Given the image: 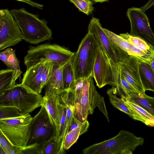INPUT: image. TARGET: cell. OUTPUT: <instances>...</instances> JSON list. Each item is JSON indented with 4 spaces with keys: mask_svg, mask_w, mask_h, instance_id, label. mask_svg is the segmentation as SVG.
Masks as SVG:
<instances>
[{
    "mask_svg": "<svg viewBox=\"0 0 154 154\" xmlns=\"http://www.w3.org/2000/svg\"><path fill=\"white\" fill-rule=\"evenodd\" d=\"M10 11L22 32L23 40L31 44H37L50 39L52 32L47 21L37 15L27 11L23 8L13 9Z\"/></svg>",
    "mask_w": 154,
    "mask_h": 154,
    "instance_id": "6da1fadb",
    "label": "cell"
},
{
    "mask_svg": "<svg viewBox=\"0 0 154 154\" xmlns=\"http://www.w3.org/2000/svg\"><path fill=\"white\" fill-rule=\"evenodd\" d=\"M144 141L143 138L122 130L113 138L90 145L82 152L83 154H132Z\"/></svg>",
    "mask_w": 154,
    "mask_h": 154,
    "instance_id": "7a4b0ae2",
    "label": "cell"
},
{
    "mask_svg": "<svg viewBox=\"0 0 154 154\" xmlns=\"http://www.w3.org/2000/svg\"><path fill=\"white\" fill-rule=\"evenodd\" d=\"M100 47L94 35L88 31L71 60L76 82L93 77L94 65Z\"/></svg>",
    "mask_w": 154,
    "mask_h": 154,
    "instance_id": "3957f363",
    "label": "cell"
},
{
    "mask_svg": "<svg viewBox=\"0 0 154 154\" xmlns=\"http://www.w3.org/2000/svg\"><path fill=\"white\" fill-rule=\"evenodd\" d=\"M43 97L22 84L14 85L0 95V106L16 108L24 114L41 106Z\"/></svg>",
    "mask_w": 154,
    "mask_h": 154,
    "instance_id": "277c9868",
    "label": "cell"
},
{
    "mask_svg": "<svg viewBox=\"0 0 154 154\" xmlns=\"http://www.w3.org/2000/svg\"><path fill=\"white\" fill-rule=\"evenodd\" d=\"M24 57L26 68L38 63L51 62L63 66L71 60L75 54L66 48L56 44H44L30 45Z\"/></svg>",
    "mask_w": 154,
    "mask_h": 154,
    "instance_id": "5b68a950",
    "label": "cell"
},
{
    "mask_svg": "<svg viewBox=\"0 0 154 154\" xmlns=\"http://www.w3.org/2000/svg\"><path fill=\"white\" fill-rule=\"evenodd\" d=\"M93 79L91 76L84 79L80 100L74 106V116L80 122H84L87 120L89 115L93 113L95 108L97 107L109 122L103 97L97 91Z\"/></svg>",
    "mask_w": 154,
    "mask_h": 154,
    "instance_id": "8992f818",
    "label": "cell"
},
{
    "mask_svg": "<svg viewBox=\"0 0 154 154\" xmlns=\"http://www.w3.org/2000/svg\"><path fill=\"white\" fill-rule=\"evenodd\" d=\"M32 117L29 113L17 117L0 119V130L14 146L22 148L26 146Z\"/></svg>",
    "mask_w": 154,
    "mask_h": 154,
    "instance_id": "52a82bcc",
    "label": "cell"
},
{
    "mask_svg": "<svg viewBox=\"0 0 154 154\" xmlns=\"http://www.w3.org/2000/svg\"><path fill=\"white\" fill-rule=\"evenodd\" d=\"M56 128L43 105L32 118L29 125L28 140L26 146L41 144L56 136Z\"/></svg>",
    "mask_w": 154,
    "mask_h": 154,
    "instance_id": "ba28073f",
    "label": "cell"
},
{
    "mask_svg": "<svg viewBox=\"0 0 154 154\" xmlns=\"http://www.w3.org/2000/svg\"><path fill=\"white\" fill-rule=\"evenodd\" d=\"M121 67H118L100 46L98 50L93 69V77L97 85L101 88L109 85L117 83Z\"/></svg>",
    "mask_w": 154,
    "mask_h": 154,
    "instance_id": "9c48e42d",
    "label": "cell"
},
{
    "mask_svg": "<svg viewBox=\"0 0 154 154\" xmlns=\"http://www.w3.org/2000/svg\"><path fill=\"white\" fill-rule=\"evenodd\" d=\"M88 30L94 35L101 47L111 61L118 67H121L129 55L116 46L109 38L104 32L98 18H91L88 26Z\"/></svg>",
    "mask_w": 154,
    "mask_h": 154,
    "instance_id": "30bf717a",
    "label": "cell"
},
{
    "mask_svg": "<svg viewBox=\"0 0 154 154\" xmlns=\"http://www.w3.org/2000/svg\"><path fill=\"white\" fill-rule=\"evenodd\" d=\"M23 40L21 31L10 11L0 10V51L14 46Z\"/></svg>",
    "mask_w": 154,
    "mask_h": 154,
    "instance_id": "8fae6325",
    "label": "cell"
},
{
    "mask_svg": "<svg viewBox=\"0 0 154 154\" xmlns=\"http://www.w3.org/2000/svg\"><path fill=\"white\" fill-rule=\"evenodd\" d=\"M53 63H43L26 68L21 84L31 91L40 94L51 74Z\"/></svg>",
    "mask_w": 154,
    "mask_h": 154,
    "instance_id": "7c38bea8",
    "label": "cell"
},
{
    "mask_svg": "<svg viewBox=\"0 0 154 154\" xmlns=\"http://www.w3.org/2000/svg\"><path fill=\"white\" fill-rule=\"evenodd\" d=\"M126 15L131 25L129 34L143 39L154 47V33L145 12L140 8L132 7L128 9Z\"/></svg>",
    "mask_w": 154,
    "mask_h": 154,
    "instance_id": "4fadbf2b",
    "label": "cell"
},
{
    "mask_svg": "<svg viewBox=\"0 0 154 154\" xmlns=\"http://www.w3.org/2000/svg\"><path fill=\"white\" fill-rule=\"evenodd\" d=\"M122 74L126 80L137 92L145 94L140 76L139 60L129 55L121 66Z\"/></svg>",
    "mask_w": 154,
    "mask_h": 154,
    "instance_id": "5bb4252c",
    "label": "cell"
},
{
    "mask_svg": "<svg viewBox=\"0 0 154 154\" xmlns=\"http://www.w3.org/2000/svg\"><path fill=\"white\" fill-rule=\"evenodd\" d=\"M103 30L107 36L116 46L129 55L133 56L140 61L150 64V57L147 55L120 35L105 28H103Z\"/></svg>",
    "mask_w": 154,
    "mask_h": 154,
    "instance_id": "9a60e30c",
    "label": "cell"
},
{
    "mask_svg": "<svg viewBox=\"0 0 154 154\" xmlns=\"http://www.w3.org/2000/svg\"><path fill=\"white\" fill-rule=\"evenodd\" d=\"M120 96L131 112L133 119L140 121L147 126L154 127V118L152 115L131 98L123 95Z\"/></svg>",
    "mask_w": 154,
    "mask_h": 154,
    "instance_id": "2e32d148",
    "label": "cell"
},
{
    "mask_svg": "<svg viewBox=\"0 0 154 154\" xmlns=\"http://www.w3.org/2000/svg\"><path fill=\"white\" fill-rule=\"evenodd\" d=\"M45 87V94L58 95L60 93L64 91L62 66L53 63L51 75Z\"/></svg>",
    "mask_w": 154,
    "mask_h": 154,
    "instance_id": "e0dca14e",
    "label": "cell"
},
{
    "mask_svg": "<svg viewBox=\"0 0 154 154\" xmlns=\"http://www.w3.org/2000/svg\"><path fill=\"white\" fill-rule=\"evenodd\" d=\"M59 101L58 95L45 94L43 97L42 105L45 108L52 123L56 126L57 131L56 137L57 140L61 143L59 141V137L60 123L58 107Z\"/></svg>",
    "mask_w": 154,
    "mask_h": 154,
    "instance_id": "ac0fdd59",
    "label": "cell"
},
{
    "mask_svg": "<svg viewBox=\"0 0 154 154\" xmlns=\"http://www.w3.org/2000/svg\"><path fill=\"white\" fill-rule=\"evenodd\" d=\"M0 60L9 68L16 71L15 80L20 77L22 72L21 70L20 62L17 57L15 50L9 48L0 53Z\"/></svg>",
    "mask_w": 154,
    "mask_h": 154,
    "instance_id": "d6986e66",
    "label": "cell"
},
{
    "mask_svg": "<svg viewBox=\"0 0 154 154\" xmlns=\"http://www.w3.org/2000/svg\"><path fill=\"white\" fill-rule=\"evenodd\" d=\"M139 61L140 76L144 90L154 92V72L150 64Z\"/></svg>",
    "mask_w": 154,
    "mask_h": 154,
    "instance_id": "ffe728a7",
    "label": "cell"
},
{
    "mask_svg": "<svg viewBox=\"0 0 154 154\" xmlns=\"http://www.w3.org/2000/svg\"><path fill=\"white\" fill-rule=\"evenodd\" d=\"M89 125L88 121L87 120L80 125L67 133L63 143L65 150H68L75 143L80 136L87 131Z\"/></svg>",
    "mask_w": 154,
    "mask_h": 154,
    "instance_id": "44dd1931",
    "label": "cell"
},
{
    "mask_svg": "<svg viewBox=\"0 0 154 154\" xmlns=\"http://www.w3.org/2000/svg\"><path fill=\"white\" fill-rule=\"evenodd\" d=\"M121 36L150 57L154 54V47L143 39L129 33H121Z\"/></svg>",
    "mask_w": 154,
    "mask_h": 154,
    "instance_id": "7402d4cb",
    "label": "cell"
},
{
    "mask_svg": "<svg viewBox=\"0 0 154 154\" xmlns=\"http://www.w3.org/2000/svg\"><path fill=\"white\" fill-rule=\"evenodd\" d=\"M72 59L62 66L63 79L64 91L73 89L76 82L72 63Z\"/></svg>",
    "mask_w": 154,
    "mask_h": 154,
    "instance_id": "603a6c76",
    "label": "cell"
},
{
    "mask_svg": "<svg viewBox=\"0 0 154 154\" xmlns=\"http://www.w3.org/2000/svg\"><path fill=\"white\" fill-rule=\"evenodd\" d=\"M142 107L154 118V97L149 96L145 94L135 93L129 97Z\"/></svg>",
    "mask_w": 154,
    "mask_h": 154,
    "instance_id": "cb8c5ba5",
    "label": "cell"
},
{
    "mask_svg": "<svg viewBox=\"0 0 154 154\" xmlns=\"http://www.w3.org/2000/svg\"><path fill=\"white\" fill-rule=\"evenodd\" d=\"M65 150L56 136L40 145V154H63Z\"/></svg>",
    "mask_w": 154,
    "mask_h": 154,
    "instance_id": "d4e9b609",
    "label": "cell"
},
{
    "mask_svg": "<svg viewBox=\"0 0 154 154\" xmlns=\"http://www.w3.org/2000/svg\"><path fill=\"white\" fill-rule=\"evenodd\" d=\"M16 71L10 68L0 71V95L15 84Z\"/></svg>",
    "mask_w": 154,
    "mask_h": 154,
    "instance_id": "484cf974",
    "label": "cell"
},
{
    "mask_svg": "<svg viewBox=\"0 0 154 154\" xmlns=\"http://www.w3.org/2000/svg\"><path fill=\"white\" fill-rule=\"evenodd\" d=\"M107 94L110 103L114 106L132 118L133 115L131 112L121 98H119L116 96L113 88L108 90Z\"/></svg>",
    "mask_w": 154,
    "mask_h": 154,
    "instance_id": "4316f807",
    "label": "cell"
},
{
    "mask_svg": "<svg viewBox=\"0 0 154 154\" xmlns=\"http://www.w3.org/2000/svg\"><path fill=\"white\" fill-rule=\"evenodd\" d=\"M58 107L60 123L59 141L63 146L66 125V107L65 104L60 103L59 100Z\"/></svg>",
    "mask_w": 154,
    "mask_h": 154,
    "instance_id": "83f0119b",
    "label": "cell"
},
{
    "mask_svg": "<svg viewBox=\"0 0 154 154\" xmlns=\"http://www.w3.org/2000/svg\"><path fill=\"white\" fill-rule=\"evenodd\" d=\"M24 114L16 108L11 106H0V119L16 118Z\"/></svg>",
    "mask_w": 154,
    "mask_h": 154,
    "instance_id": "f1b7e54d",
    "label": "cell"
},
{
    "mask_svg": "<svg viewBox=\"0 0 154 154\" xmlns=\"http://www.w3.org/2000/svg\"><path fill=\"white\" fill-rule=\"evenodd\" d=\"M73 3L79 11L87 15L91 14L94 10L92 2L91 0H69Z\"/></svg>",
    "mask_w": 154,
    "mask_h": 154,
    "instance_id": "f546056e",
    "label": "cell"
},
{
    "mask_svg": "<svg viewBox=\"0 0 154 154\" xmlns=\"http://www.w3.org/2000/svg\"><path fill=\"white\" fill-rule=\"evenodd\" d=\"M0 147L3 150L5 154H17L19 148L13 146L1 131L0 132Z\"/></svg>",
    "mask_w": 154,
    "mask_h": 154,
    "instance_id": "4dcf8cb0",
    "label": "cell"
},
{
    "mask_svg": "<svg viewBox=\"0 0 154 154\" xmlns=\"http://www.w3.org/2000/svg\"><path fill=\"white\" fill-rule=\"evenodd\" d=\"M84 79H80L77 81L74 88L72 89L74 95V106L79 103L80 100Z\"/></svg>",
    "mask_w": 154,
    "mask_h": 154,
    "instance_id": "1f68e13d",
    "label": "cell"
},
{
    "mask_svg": "<svg viewBox=\"0 0 154 154\" xmlns=\"http://www.w3.org/2000/svg\"><path fill=\"white\" fill-rule=\"evenodd\" d=\"M40 154V145L25 146L19 148L17 154Z\"/></svg>",
    "mask_w": 154,
    "mask_h": 154,
    "instance_id": "d6a6232c",
    "label": "cell"
},
{
    "mask_svg": "<svg viewBox=\"0 0 154 154\" xmlns=\"http://www.w3.org/2000/svg\"><path fill=\"white\" fill-rule=\"evenodd\" d=\"M18 1L23 2L31 5L33 8H36L40 9H43V5L36 3L30 0H15Z\"/></svg>",
    "mask_w": 154,
    "mask_h": 154,
    "instance_id": "836d02e7",
    "label": "cell"
},
{
    "mask_svg": "<svg viewBox=\"0 0 154 154\" xmlns=\"http://www.w3.org/2000/svg\"><path fill=\"white\" fill-rule=\"evenodd\" d=\"M82 122L79 121L74 116L72 120L68 132L80 125ZM67 132V133H68Z\"/></svg>",
    "mask_w": 154,
    "mask_h": 154,
    "instance_id": "e575fe53",
    "label": "cell"
},
{
    "mask_svg": "<svg viewBox=\"0 0 154 154\" xmlns=\"http://www.w3.org/2000/svg\"><path fill=\"white\" fill-rule=\"evenodd\" d=\"M154 5V0H150L145 5L140 8V9L145 12L147 9Z\"/></svg>",
    "mask_w": 154,
    "mask_h": 154,
    "instance_id": "d590c367",
    "label": "cell"
},
{
    "mask_svg": "<svg viewBox=\"0 0 154 154\" xmlns=\"http://www.w3.org/2000/svg\"><path fill=\"white\" fill-rule=\"evenodd\" d=\"M149 60L150 65L154 72V54L150 57Z\"/></svg>",
    "mask_w": 154,
    "mask_h": 154,
    "instance_id": "8d00e7d4",
    "label": "cell"
},
{
    "mask_svg": "<svg viewBox=\"0 0 154 154\" xmlns=\"http://www.w3.org/2000/svg\"><path fill=\"white\" fill-rule=\"evenodd\" d=\"M93 1L96 2H100L102 3L104 2H107L109 0H92Z\"/></svg>",
    "mask_w": 154,
    "mask_h": 154,
    "instance_id": "74e56055",
    "label": "cell"
}]
</instances>
